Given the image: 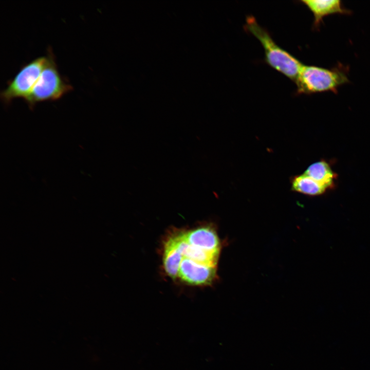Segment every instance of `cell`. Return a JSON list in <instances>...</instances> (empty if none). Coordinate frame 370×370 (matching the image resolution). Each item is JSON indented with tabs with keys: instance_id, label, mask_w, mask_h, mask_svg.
<instances>
[{
	"instance_id": "cell-9",
	"label": "cell",
	"mask_w": 370,
	"mask_h": 370,
	"mask_svg": "<svg viewBox=\"0 0 370 370\" xmlns=\"http://www.w3.org/2000/svg\"><path fill=\"white\" fill-rule=\"evenodd\" d=\"M182 258L181 252L171 236L164 246L163 264L165 273L173 279H176Z\"/></svg>"
},
{
	"instance_id": "cell-10",
	"label": "cell",
	"mask_w": 370,
	"mask_h": 370,
	"mask_svg": "<svg viewBox=\"0 0 370 370\" xmlns=\"http://www.w3.org/2000/svg\"><path fill=\"white\" fill-rule=\"evenodd\" d=\"M291 186L294 192L312 196L321 195L327 190L305 174L292 177Z\"/></svg>"
},
{
	"instance_id": "cell-7",
	"label": "cell",
	"mask_w": 370,
	"mask_h": 370,
	"mask_svg": "<svg viewBox=\"0 0 370 370\" xmlns=\"http://www.w3.org/2000/svg\"><path fill=\"white\" fill-rule=\"evenodd\" d=\"M312 13L314 16L313 26L320 25L323 18L332 14H347L349 11L345 9L339 0H302Z\"/></svg>"
},
{
	"instance_id": "cell-8",
	"label": "cell",
	"mask_w": 370,
	"mask_h": 370,
	"mask_svg": "<svg viewBox=\"0 0 370 370\" xmlns=\"http://www.w3.org/2000/svg\"><path fill=\"white\" fill-rule=\"evenodd\" d=\"M304 174L327 190L333 188L337 177L329 164L325 160L312 163L307 168Z\"/></svg>"
},
{
	"instance_id": "cell-4",
	"label": "cell",
	"mask_w": 370,
	"mask_h": 370,
	"mask_svg": "<svg viewBox=\"0 0 370 370\" xmlns=\"http://www.w3.org/2000/svg\"><path fill=\"white\" fill-rule=\"evenodd\" d=\"M48 58V54L36 58L21 67L1 92V99L5 104H9L15 98L26 99L45 66Z\"/></svg>"
},
{
	"instance_id": "cell-1",
	"label": "cell",
	"mask_w": 370,
	"mask_h": 370,
	"mask_svg": "<svg viewBox=\"0 0 370 370\" xmlns=\"http://www.w3.org/2000/svg\"><path fill=\"white\" fill-rule=\"evenodd\" d=\"M245 29L261 43L264 50V61L270 67L294 82L303 64L291 53L281 48L268 31L258 24L252 16L247 17Z\"/></svg>"
},
{
	"instance_id": "cell-5",
	"label": "cell",
	"mask_w": 370,
	"mask_h": 370,
	"mask_svg": "<svg viewBox=\"0 0 370 370\" xmlns=\"http://www.w3.org/2000/svg\"><path fill=\"white\" fill-rule=\"evenodd\" d=\"M216 277V267L205 266L182 257L177 276L182 282L192 285H207L212 284Z\"/></svg>"
},
{
	"instance_id": "cell-6",
	"label": "cell",
	"mask_w": 370,
	"mask_h": 370,
	"mask_svg": "<svg viewBox=\"0 0 370 370\" xmlns=\"http://www.w3.org/2000/svg\"><path fill=\"white\" fill-rule=\"evenodd\" d=\"M186 242L203 250L219 253L220 244L216 231L210 225L198 227L184 231Z\"/></svg>"
},
{
	"instance_id": "cell-3",
	"label": "cell",
	"mask_w": 370,
	"mask_h": 370,
	"mask_svg": "<svg viewBox=\"0 0 370 370\" xmlns=\"http://www.w3.org/2000/svg\"><path fill=\"white\" fill-rule=\"evenodd\" d=\"M348 82L347 75L340 70L305 65L302 67L294 81L297 94L299 95L336 91Z\"/></svg>"
},
{
	"instance_id": "cell-2",
	"label": "cell",
	"mask_w": 370,
	"mask_h": 370,
	"mask_svg": "<svg viewBox=\"0 0 370 370\" xmlns=\"http://www.w3.org/2000/svg\"><path fill=\"white\" fill-rule=\"evenodd\" d=\"M47 54L48 58L45 66L25 100L30 108L40 102L58 100L73 89L59 72L50 49Z\"/></svg>"
}]
</instances>
